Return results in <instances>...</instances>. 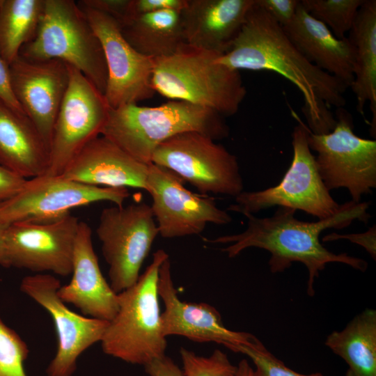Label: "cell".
I'll return each instance as SVG.
<instances>
[{
	"label": "cell",
	"mask_w": 376,
	"mask_h": 376,
	"mask_svg": "<svg viewBox=\"0 0 376 376\" xmlns=\"http://www.w3.org/2000/svg\"><path fill=\"white\" fill-rule=\"evenodd\" d=\"M79 223L70 213L49 222L9 224L5 236L7 267L68 276L72 269Z\"/></svg>",
	"instance_id": "cell-16"
},
{
	"label": "cell",
	"mask_w": 376,
	"mask_h": 376,
	"mask_svg": "<svg viewBox=\"0 0 376 376\" xmlns=\"http://www.w3.org/2000/svg\"><path fill=\"white\" fill-rule=\"evenodd\" d=\"M120 27L133 48L154 58L171 56L187 45L180 10H164L138 15Z\"/></svg>",
	"instance_id": "cell-25"
},
{
	"label": "cell",
	"mask_w": 376,
	"mask_h": 376,
	"mask_svg": "<svg viewBox=\"0 0 376 376\" xmlns=\"http://www.w3.org/2000/svg\"><path fill=\"white\" fill-rule=\"evenodd\" d=\"M71 274L70 281L58 290L62 301L72 304L85 315L111 321L118 310V296L102 275L91 229L82 221L75 239Z\"/></svg>",
	"instance_id": "cell-19"
},
{
	"label": "cell",
	"mask_w": 376,
	"mask_h": 376,
	"mask_svg": "<svg viewBox=\"0 0 376 376\" xmlns=\"http://www.w3.org/2000/svg\"><path fill=\"white\" fill-rule=\"evenodd\" d=\"M151 163L172 171L203 195L235 197L244 189L235 155L199 132H183L166 139L153 152Z\"/></svg>",
	"instance_id": "cell-9"
},
{
	"label": "cell",
	"mask_w": 376,
	"mask_h": 376,
	"mask_svg": "<svg viewBox=\"0 0 376 376\" xmlns=\"http://www.w3.org/2000/svg\"><path fill=\"white\" fill-rule=\"evenodd\" d=\"M0 164L26 179L45 174L49 164L48 146L36 126L1 100Z\"/></svg>",
	"instance_id": "cell-23"
},
{
	"label": "cell",
	"mask_w": 376,
	"mask_h": 376,
	"mask_svg": "<svg viewBox=\"0 0 376 376\" xmlns=\"http://www.w3.org/2000/svg\"><path fill=\"white\" fill-rule=\"evenodd\" d=\"M144 368L149 376H184L182 370L166 355L153 359Z\"/></svg>",
	"instance_id": "cell-38"
},
{
	"label": "cell",
	"mask_w": 376,
	"mask_h": 376,
	"mask_svg": "<svg viewBox=\"0 0 376 376\" xmlns=\"http://www.w3.org/2000/svg\"><path fill=\"white\" fill-rule=\"evenodd\" d=\"M348 39L354 47L352 88L357 110L364 116L368 102L372 113L370 134L376 136V1L365 0L360 7Z\"/></svg>",
	"instance_id": "cell-24"
},
{
	"label": "cell",
	"mask_w": 376,
	"mask_h": 376,
	"mask_svg": "<svg viewBox=\"0 0 376 376\" xmlns=\"http://www.w3.org/2000/svg\"><path fill=\"white\" fill-rule=\"evenodd\" d=\"M148 165L100 135L78 152L61 175L88 185L146 190Z\"/></svg>",
	"instance_id": "cell-21"
},
{
	"label": "cell",
	"mask_w": 376,
	"mask_h": 376,
	"mask_svg": "<svg viewBox=\"0 0 376 376\" xmlns=\"http://www.w3.org/2000/svg\"><path fill=\"white\" fill-rule=\"evenodd\" d=\"M70 81L58 110L49 146L45 174L61 175L78 152L101 135L110 107L104 95L82 73L69 65Z\"/></svg>",
	"instance_id": "cell-12"
},
{
	"label": "cell",
	"mask_w": 376,
	"mask_h": 376,
	"mask_svg": "<svg viewBox=\"0 0 376 376\" xmlns=\"http://www.w3.org/2000/svg\"><path fill=\"white\" fill-rule=\"evenodd\" d=\"M368 207L367 202L350 201L341 204L334 216L309 222L295 217L296 210L279 207L269 217L244 214L247 227L240 233L203 240L212 244H229L221 249L229 258H235L250 247L266 250L270 253L268 264L272 273L283 272L294 262L302 263L308 272L306 292L312 297L315 294V279L328 263H343L361 272L367 269L368 263L361 258L329 251L320 242V235L326 229L347 227L355 220L367 224L370 218Z\"/></svg>",
	"instance_id": "cell-2"
},
{
	"label": "cell",
	"mask_w": 376,
	"mask_h": 376,
	"mask_svg": "<svg viewBox=\"0 0 376 376\" xmlns=\"http://www.w3.org/2000/svg\"><path fill=\"white\" fill-rule=\"evenodd\" d=\"M9 69L17 102L49 148L70 81L69 65L58 59L35 61L19 56Z\"/></svg>",
	"instance_id": "cell-17"
},
{
	"label": "cell",
	"mask_w": 376,
	"mask_h": 376,
	"mask_svg": "<svg viewBox=\"0 0 376 376\" xmlns=\"http://www.w3.org/2000/svg\"><path fill=\"white\" fill-rule=\"evenodd\" d=\"M8 224L0 221V265L7 267L5 236Z\"/></svg>",
	"instance_id": "cell-39"
},
{
	"label": "cell",
	"mask_w": 376,
	"mask_h": 376,
	"mask_svg": "<svg viewBox=\"0 0 376 376\" xmlns=\"http://www.w3.org/2000/svg\"><path fill=\"white\" fill-rule=\"evenodd\" d=\"M217 61L239 71H272L288 79L302 95V111L314 134L331 132L336 118L329 107L346 104L347 87L309 62L256 0L231 47Z\"/></svg>",
	"instance_id": "cell-1"
},
{
	"label": "cell",
	"mask_w": 376,
	"mask_h": 376,
	"mask_svg": "<svg viewBox=\"0 0 376 376\" xmlns=\"http://www.w3.org/2000/svg\"><path fill=\"white\" fill-rule=\"evenodd\" d=\"M325 345L347 364L345 376H376V311L366 308L341 331L328 335Z\"/></svg>",
	"instance_id": "cell-26"
},
{
	"label": "cell",
	"mask_w": 376,
	"mask_h": 376,
	"mask_svg": "<svg viewBox=\"0 0 376 376\" xmlns=\"http://www.w3.org/2000/svg\"><path fill=\"white\" fill-rule=\"evenodd\" d=\"M297 124L292 134L291 164L279 183L260 191H244L235 197L226 211L255 214L274 207H286L324 219L336 214L341 205L330 194L319 173L315 157L308 143L309 128L292 111Z\"/></svg>",
	"instance_id": "cell-7"
},
{
	"label": "cell",
	"mask_w": 376,
	"mask_h": 376,
	"mask_svg": "<svg viewBox=\"0 0 376 376\" xmlns=\"http://www.w3.org/2000/svg\"><path fill=\"white\" fill-rule=\"evenodd\" d=\"M338 240H347L352 243L360 245L375 260L376 226L375 225L369 228L366 232L361 233L338 234L331 233L324 236L322 241L324 242Z\"/></svg>",
	"instance_id": "cell-34"
},
{
	"label": "cell",
	"mask_w": 376,
	"mask_h": 376,
	"mask_svg": "<svg viewBox=\"0 0 376 376\" xmlns=\"http://www.w3.org/2000/svg\"><path fill=\"white\" fill-rule=\"evenodd\" d=\"M29 352L25 341L0 318V376H28L24 363Z\"/></svg>",
	"instance_id": "cell-29"
},
{
	"label": "cell",
	"mask_w": 376,
	"mask_h": 376,
	"mask_svg": "<svg viewBox=\"0 0 376 376\" xmlns=\"http://www.w3.org/2000/svg\"><path fill=\"white\" fill-rule=\"evenodd\" d=\"M235 376H254L253 368L246 359H242L238 363Z\"/></svg>",
	"instance_id": "cell-40"
},
{
	"label": "cell",
	"mask_w": 376,
	"mask_h": 376,
	"mask_svg": "<svg viewBox=\"0 0 376 376\" xmlns=\"http://www.w3.org/2000/svg\"><path fill=\"white\" fill-rule=\"evenodd\" d=\"M0 100L14 110L24 113L11 87L9 65L0 55Z\"/></svg>",
	"instance_id": "cell-37"
},
{
	"label": "cell",
	"mask_w": 376,
	"mask_h": 376,
	"mask_svg": "<svg viewBox=\"0 0 376 376\" xmlns=\"http://www.w3.org/2000/svg\"><path fill=\"white\" fill-rule=\"evenodd\" d=\"M292 43L311 63L350 88L354 80V47L313 17L301 2L292 22L283 27Z\"/></svg>",
	"instance_id": "cell-22"
},
{
	"label": "cell",
	"mask_w": 376,
	"mask_h": 376,
	"mask_svg": "<svg viewBox=\"0 0 376 376\" xmlns=\"http://www.w3.org/2000/svg\"><path fill=\"white\" fill-rule=\"evenodd\" d=\"M26 180L0 164V203L15 196Z\"/></svg>",
	"instance_id": "cell-36"
},
{
	"label": "cell",
	"mask_w": 376,
	"mask_h": 376,
	"mask_svg": "<svg viewBox=\"0 0 376 376\" xmlns=\"http://www.w3.org/2000/svg\"><path fill=\"white\" fill-rule=\"evenodd\" d=\"M299 3L300 0H256V3L282 27L292 22Z\"/></svg>",
	"instance_id": "cell-33"
},
{
	"label": "cell",
	"mask_w": 376,
	"mask_h": 376,
	"mask_svg": "<svg viewBox=\"0 0 376 376\" xmlns=\"http://www.w3.org/2000/svg\"><path fill=\"white\" fill-rule=\"evenodd\" d=\"M77 3L102 47L107 70L104 96L109 107L115 109L152 98L155 94L151 83L155 58L133 48L112 17Z\"/></svg>",
	"instance_id": "cell-14"
},
{
	"label": "cell",
	"mask_w": 376,
	"mask_h": 376,
	"mask_svg": "<svg viewBox=\"0 0 376 376\" xmlns=\"http://www.w3.org/2000/svg\"><path fill=\"white\" fill-rule=\"evenodd\" d=\"M77 2L110 16L120 26L132 18V0H81Z\"/></svg>",
	"instance_id": "cell-32"
},
{
	"label": "cell",
	"mask_w": 376,
	"mask_h": 376,
	"mask_svg": "<svg viewBox=\"0 0 376 376\" xmlns=\"http://www.w3.org/2000/svg\"><path fill=\"white\" fill-rule=\"evenodd\" d=\"M246 355L253 362L254 376H324L320 372L301 374L288 368L259 340L252 345H236L230 349Z\"/></svg>",
	"instance_id": "cell-31"
},
{
	"label": "cell",
	"mask_w": 376,
	"mask_h": 376,
	"mask_svg": "<svg viewBox=\"0 0 376 376\" xmlns=\"http://www.w3.org/2000/svg\"><path fill=\"white\" fill-rule=\"evenodd\" d=\"M167 258L164 250L158 249L135 284L118 293V310L100 341L106 354L143 366L166 355L157 281L159 267Z\"/></svg>",
	"instance_id": "cell-5"
},
{
	"label": "cell",
	"mask_w": 376,
	"mask_h": 376,
	"mask_svg": "<svg viewBox=\"0 0 376 376\" xmlns=\"http://www.w3.org/2000/svg\"><path fill=\"white\" fill-rule=\"evenodd\" d=\"M220 55L185 45L171 56L155 58L153 90L172 100L207 108L224 117L235 115L246 89L239 70L217 61Z\"/></svg>",
	"instance_id": "cell-4"
},
{
	"label": "cell",
	"mask_w": 376,
	"mask_h": 376,
	"mask_svg": "<svg viewBox=\"0 0 376 376\" xmlns=\"http://www.w3.org/2000/svg\"><path fill=\"white\" fill-rule=\"evenodd\" d=\"M255 0H186L180 19L186 44L224 54L239 35Z\"/></svg>",
	"instance_id": "cell-20"
},
{
	"label": "cell",
	"mask_w": 376,
	"mask_h": 376,
	"mask_svg": "<svg viewBox=\"0 0 376 376\" xmlns=\"http://www.w3.org/2000/svg\"><path fill=\"white\" fill-rule=\"evenodd\" d=\"M127 188L88 185L63 175L43 174L27 179L22 189L0 203V221L49 222L70 213L73 208L99 201L122 206L129 197Z\"/></svg>",
	"instance_id": "cell-11"
},
{
	"label": "cell",
	"mask_w": 376,
	"mask_h": 376,
	"mask_svg": "<svg viewBox=\"0 0 376 376\" xmlns=\"http://www.w3.org/2000/svg\"><path fill=\"white\" fill-rule=\"evenodd\" d=\"M157 292L164 306L161 322L165 337L175 335L198 343L214 342L229 350L240 345H252L260 340L250 333L226 328L220 313L212 305L182 301L173 282L169 258L159 267Z\"/></svg>",
	"instance_id": "cell-18"
},
{
	"label": "cell",
	"mask_w": 376,
	"mask_h": 376,
	"mask_svg": "<svg viewBox=\"0 0 376 376\" xmlns=\"http://www.w3.org/2000/svg\"><path fill=\"white\" fill-rule=\"evenodd\" d=\"M335 118L328 133L309 130L308 143L318 154V169L328 190L345 188L352 201L359 203L376 187V141L354 134L352 116L343 107L336 108Z\"/></svg>",
	"instance_id": "cell-8"
},
{
	"label": "cell",
	"mask_w": 376,
	"mask_h": 376,
	"mask_svg": "<svg viewBox=\"0 0 376 376\" xmlns=\"http://www.w3.org/2000/svg\"><path fill=\"white\" fill-rule=\"evenodd\" d=\"M365 0H301V4L315 19L326 25L334 35L345 38Z\"/></svg>",
	"instance_id": "cell-28"
},
{
	"label": "cell",
	"mask_w": 376,
	"mask_h": 376,
	"mask_svg": "<svg viewBox=\"0 0 376 376\" xmlns=\"http://www.w3.org/2000/svg\"><path fill=\"white\" fill-rule=\"evenodd\" d=\"M19 56L35 61H63L104 93L107 70L101 43L73 0H45L36 33L22 47Z\"/></svg>",
	"instance_id": "cell-6"
},
{
	"label": "cell",
	"mask_w": 376,
	"mask_h": 376,
	"mask_svg": "<svg viewBox=\"0 0 376 376\" xmlns=\"http://www.w3.org/2000/svg\"><path fill=\"white\" fill-rule=\"evenodd\" d=\"M185 3L186 0H132L131 12L133 18L164 10H181Z\"/></svg>",
	"instance_id": "cell-35"
},
{
	"label": "cell",
	"mask_w": 376,
	"mask_h": 376,
	"mask_svg": "<svg viewBox=\"0 0 376 376\" xmlns=\"http://www.w3.org/2000/svg\"><path fill=\"white\" fill-rule=\"evenodd\" d=\"M196 132L214 140L227 138L229 127L219 113L181 100L156 107L130 104L109 109L101 136L137 161L151 163L156 148L178 134Z\"/></svg>",
	"instance_id": "cell-3"
},
{
	"label": "cell",
	"mask_w": 376,
	"mask_h": 376,
	"mask_svg": "<svg viewBox=\"0 0 376 376\" xmlns=\"http://www.w3.org/2000/svg\"><path fill=\"white\" fill-rule=\"evenodd\" d=\"M45 0H0V55L10 65L38 30Z\"/></svg>",
	"instance_id": "cell-27"
},
{
	"label": "cell",
	"mask_w": 376,
	"mask_h": 376,
	"mask_svg": "<svg viewBox=\"0 0 376 376\" xmlns=\"http://www.w3.org/2000/svg\"><path fill=\"white\" fill-rule=\"evenodd\" d=\"M180 354L184 376H235L237 366L232 364L227 354L215 350L211 355L203 357L181 347Z\"/></svg>",
	"instance_id": "cell-30"
},
{
	"label": "cell",
	"mask_w": 376,
	"mask_h": 376,
	"mask_svg": "<svg viewBox=\"0 0 376 376\" xmlns=\"http://www.w3.org/2000/svg\"><path fill=\"white\" fill-rule=\"evenodd\" d=\"M95 232L109 266L110 286L120 293L137 281L159 235L151 207L141 202L105 207Z\"/></svg>",
	"instance_id": "cell-10"
},
{
	"label": "cell",
	"mask_w": 376,
	"mask_h": 376,
	"mask_svg": "<svg viewBox=\"0 0 376 376\" xmlns=\"http://www.w3.org/2000/svg\"><path fill=\"white\" fill-rule=\"evenodd\" d=\"M60 281L49 274L23 278L19 289L51 315L57 336V350L46 370L47 376H72L79 357L100 342L109 322L85 317L70 310L59 297Z\"/></svg>",
	"instance_id": "cell-15"
},
{
	"label": "cell",
	"mask_w": 376,
	"mask_h": 376,
	"mask_svg": "<svg viewBox=\"0 0 376 376\" xmlns=\"http://www.w3.org/2000/svg\"><path fill=\"white\" fill-rule=\"evenodd\" d=\"M183 181L166 168L148 165L146 191L151 196L150 207L162 237L199 235L207 224L231 222L232 217L218 207L212 198L191 192Z\"/></svg>",
	"instance_id": "cell-13"
}]
</instances>
